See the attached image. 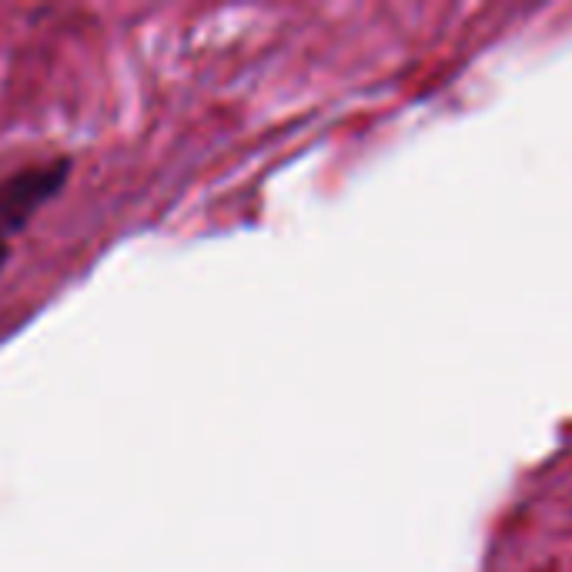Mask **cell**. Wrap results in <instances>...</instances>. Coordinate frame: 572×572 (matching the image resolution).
I'll return each instance as SVG.
<instances>
[{"label":"cell","mask_w":572,"mask_h":572,"mask_svg":"<svg viewBox=\"0 0 572 572\" xmlns=\"http://www.w3.org/2000/svg\"><path fill=\"white\" fill-rule=\"evenodd\" d=\"M71 158H48L24 164L0 182V272H4L14 238L34 222V214L48 204L71 178Z\"/></svg>","instance_id":"obj_1"}]
</instances>
